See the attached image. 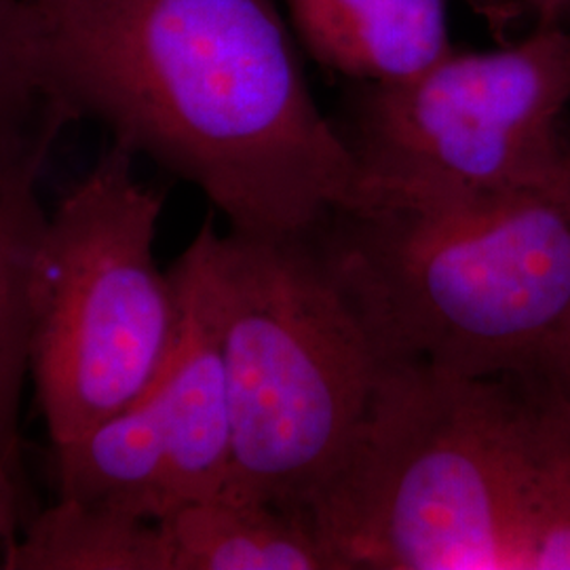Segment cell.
Instances as JSON below:
<instances>
[{"label": "cell", "instance_id": "cell-1", "mask_svg": "<svg viewBox=\"0 0 570 570\" xmlns=\"http://www.w3.org/2000/svg\"><path fill=\"white\" fill-rule=\"evenodd\" d=\"M42 91L199 188L230 230L311 235L366 204L275 0H26Z\"/></svg>", "mask_w": 570, "mask_h": 570}, {"label": "cell", "instance_id": "cell-2", "mask_svg": "<svg viewBox=\"0 0 570 570\" xmlns=\"http://www.w3.org/2000/svg\"><path fill=\"white\" fill-rule=\"evenodd\" d=\"M313 237L389 366L534 376L570 348V188L387 199Z\"/></svg>", "mask_w": 570, "mask_h": 570}, {"label": "cell", "instance_id": "cell-3", "mask_svg": "<svg viewBox=\"0 0 570 570\" xmlns=\"http://www.w3.org/2000/svg\"><path fill=\"white\" fill-rule=\"evenodd\" d=\"M180 258L225 367L223 494L306 515L355 449L389 364L313 233L218 235L207 218Z\"/></svg>", "mask_w": 570, "mask_h": 570}, {"label": "cell", "instance_id": "cell-4", "mask_svg": "<svg viewBox=\"0 0 570 570\" xmlns=\"http://www.w3.org/2000/svg\"><path fill=\"white\" fill-rule=\"evenodd\" d=\"M520 381L389 366L308 510L341 570H515Z\"/></svg>", "mask_w": 570, "mask_h": 570}, {"label": "cell", "instance_id": "cell-5", "mask_svg": "<svg viewBox=\"0 0 570 570\" xmlns=\"http://www.w3.org/2000/svg\"><path fill=\"white\" fill-rule=\"evenodd\" d=\"M164 193L112 144L45 220L30 271V374L53 446L138 404L183 327L155 258Z\"/></svg>", "mask_w": 570, "mask_h": 570}, {"label": "cell", "instance_id": "cell-6", "mask_svg": "<svg viewBox=\"0 0 570 570\" xmlns=\"http://www.w3.org/2000/svg\"><path fill=\"white\" fill-rule=\"evenodd\" d=\"M570 26L364 85L345 134L367 204L570 188ZM364 207V205H362Z\"/></svg>", "mask_w": 570, "mask_h": 570}, {"label": "cell", "instance_id": "cell-7", "mask_svg": "<svg viewBox=\"0 0 570 570\" xmlns=\"http://www.w3.org/2000/svg\"><path fill=\"white\" fill-rule=\"evenodd\" d=\"M450 0H284L296 42L362 85L407 81L454 49Z\"/></svg>", "mask_w": 570, "mask_h": 570}, {"label": "cell", "instance_id": "cell-8", "mask_svg": "<svg viewBox=\"0 0 570 570\" xmlns=\"http://www.w3.org/2000/svg\"><path fill=\"white\" fill-rule=\"evenodd\" d=\"M164 570H341L311 520L216 494L157 520Z\"/></svg>", "mask_w": 570, "mask_h": 570}, {"label": "cell", "instance_id": "cell-9", "mask_svg": "<svg viewBox=\"0 0 570 570\" xmlns=\"http://www.w3.org/2000/svg\"><path fill=\"white\" fill-rule=\"evenodd\" d=\"M518 379L515 570H570V400L543 374Z\"/></svg>", "mask_w": 570, "mask_h": 570}, {"label": "cell", "instance_id": "cell-10", "mask_svg": "<svg viewBox=\"0 0 570 570\" xmlns=\"http://www.w3.org/2000/svg\"><path fill=\"white\" fill-rule=\"evenodd\" d=\"M7 570H164L157 522L89 508L70 499L32 518L2 548Z\"/></svg>", "mask_w": 570, "mask_h": 570}, {"label": "cell", "instance_id": "cell-11", "mask_svg": "<svg viewBox=\"0 0 570 570\" xmlns=\"http://www.w3.org/2000/svg\"><path fill=\"white\" fill-rule=\"evenodd\" d=\"M37 171L13 176L0 193V452L20 456V400L30 374V271L45 212Z\"/></svg>", "mask_w": 570, "mask_h": 570}, {"label": "cell", "instance_id": "cell-12", "mask_svg": "<svg viewBox=\"0 0 570 570\" xmlns=\"http://www.w3.org/2000/svg\"><path fill=\"white\" fill-rule=\"evenodd\" d=\"M66 122L35 70L26 0H0V176L41 171Z\"/></svg>", "mask_w": 570, "mask_h": 570}, {"label": "cell", "instance_id": "cell-13", "mask_svg": "<svg viewBox=\"0 0 570 570\" xmlns=\"http://www.w3.org/2000/svg\"><path fill=\"white\" fill-rule=\"evenodd\" d=\"M21 503L20 456L0 452V548L16 539L20 527Z\"/></svg>", "mask_w": 570, "mask_h": 570}, {"label": "cell", "instance_id": "cell-14", "mask_svg": "<svg viewBox=\"0 0 570 570\" xmlns=\"http://www.w3.org/2000/svg\"><path fill=\"white\" fill-rule=\"evenodd\" d=\"M499 7H510L513 11H524L537 23H569L570 0H489Z\"/></svg>", "mask_w": 570, "mask_h": 570}, {"label": "cell", "instance_id": "cell-15", "mask_svg": "<svg viewBox=\"0 0 570 570\" xmlns=\"http://www.w3.org/2000/svg\"><path fill=\"white\" fill-rule=\"evenodd\" d=\"M556 383V387L560 389L570 400V348L562 355V360L553 366L550 374H543Z\"/></svg>", "mask_w": 570, "mask_h": 570}, {"label": "cell", "instance_id": "cell-16", "mask_svg": "<svg viewBox=\"0 0 570 570\" xmlns=\"http://www.w3.org/2000/svg\"><path fill=\"white\" fill-rule=\"evenodd\" d=\"M2 188H4V178L0 176V193H2Z\"/></svg>", "mask_w": 570, "mask_h": 570}]
</instances>
